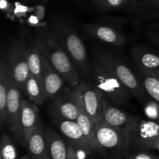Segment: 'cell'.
Instances as JSON below:
<instances>
[{"instance_id": "35", "label": "cell", "mask_w": 159, "mask_h": 159, "mask_svg": "<svg viewBox=\"0 0 159 159\" xmlns=\"http://www.w3.org/2000/svg\"><path fill=\"white\" fill-rule=\"evenodd\" d=\"M43 2H48L50 1V0H43Z\"/></svg>"}, {"instance_id": "17", "label": "cell", "mask_w": 159, "mask_h": 159, "mask_svg": "<svg viewBox=\"0 0 159 159\" xmlns=\"http://www.w3.org/2000/svg\"><path fill=\"white\" fill-rule=\"evenodd\" d=\"M28 155L33 159H50L46 139L43 133V125L41 120L34 129L26 144Z\"/></svg>"}, {"instance_id": "25", "label": "cell", "mask_w": 159, "mask_h": 159, "mask_svg": "<svg viewBox=\"0 0 159 159\" xmlns=\"http://www.w3.org/2000/svg\"><path fill=\"white\" fill-rule=\"evenodd\" d=\"M0 145V159H19L16 148L9 135L2 132Z\"/></svg>"}, {"instance_id": "8", "label": "cell", "mask_w": 159, "mask_h": 159, "mask_svg": "<svg viewBox=\"0 0 159 159\" xmlns=\"http://www.w3.org/2000/svg\"><path fill=\"white\" fill-rule=\"evenodd\" d=\"M94 128L96 139L105 150L122 152L130 148V138L109 125L102 118L94 124Z\"/></svg>"}, {"instance_id": "2", "label": "cell", "mask_w": 159, "mask_h": 159, "mask_svg": "<svg viewBox=\"0 0 159 159\" xmlns=\"http://www.w3.org/2000/svg\"><path fill=\"white\" fill-rule=\"evenodd\" d=\"M51 30L63 48L82 77L90 79L91 63L89 61L86 48L75 30L68 22L56 19L52 22Z\"/></svg>"}, {"instance_id": "4", "label": "cell", "mask_w": 159, "mask_h": 159, "mask_svg": "<svg viewBox=\"0 0 159 159\" xmlns=\"http://www.w3.org/2000/svg\"><path fill=\"white\" fill-rule=\"evenodd\" d=\"M96 56L113 71L121 83L142 105L150 99L137 74L132 71L116 54L110 51L102 50L99 51Z\"/></svg>"}, {"instance_id": "11", "label": "cell", "mask_w": 159, "mask_h": 159, "mask_svg": "<svg viewBox=\"0 0 159 159\" xmlns=\"http://www.w3.org/2000/svg\"><path fill=\"white\" fill-rule=\"evenodd\" d=\"M102 118L113 128L120 130L130 138L131 141L134 129L140 118L133 116L115 107L104 98Z\"/></svg>"}, {"instance_id": "12", "label": "cell", "mask_w": 159, "mask_h": 159, "mask_svg": "<svg viewBox=\"0 0 159 159\" xmlns=\"http://www.w3.org/2000/svg\"><path fill=\"white\" fill-rule=\"evenodd\" d=\"M22 99V91L10 78L7 96L6 124L9 127V130L12 134V138L19 144L20 143V116Z\"/></svg>"}, {"instance_id": "29", "label": "cell", "mask_w": 159, "mask_h": 159, "mask_svg": "<svg viewBox=\"0 0 159 159\" xmlns=\"http://www.w3.org/2000/svg\"><path fill=\"white\" fill-rule=\"evenodd\" d=\"M142 24L143 29H145L147 30H154L159 32V19L152 20V21L145 22V23H141Z\"/></svg>"}, {"instance_id": "23", "label": "cell", "mask_w": 159, "mask_h": 159, "mask_svg": "<svg viewBox=\"0 0 159 159\" xmlns=\"http://www.w3.org/2000/svg\"><path fill=\"white\" fill-rule=\"evenodd\" d=\"M23 93L26 95L30 101H31L37 107L42 106V104L46 101L40 82L31 73H30L25 84Z\"/></svg>"}, {"instance_id": "3", "label": "cell", "mask_w": 159, "mask_h": 159, "mask_svg": "<svg viewBox=\"0 0 159 159\" xmlns=\"http://www.w3.org/2000/svg\"><path fill=\"white\" fill-rule=\"evenodd\" d=\"M89 81L113 105L127 106L133 96L113 71L97 56L91 62Z\"/></svg>"}, {"instance_id": "33", "label": "cell", "mask_w": 159, "mask_h": 159, "mask_svg": "<svg viewBox=\"0 0 159 159\" xmlns=\"http://www.w3.org/2000/svg\"><path fill=\"white\" fill-rule=\"evenodd\" d=\"M19 159H33L30 155H23V156L20 157Z\"/></svg>"}, {"instance_id": "18", "label": "cell", "mask_w": 159, "mask_h": 159, "mask_svg": "<svg viewBox=\"0 0 159 159\" xmlns=\"http://www.w3.org/2000/svg\"><path fill=\"white\" fill-rule=\"evenodd\" d=\"M45 139L49 152L50 159H68V144L53 128L43 127Z\"/></svg>"}, {"instance_id": "27", "label": "cell", "mask_w": 159, "mask_h": 159, "mask_svg": "<svg viewBox=\"0 0 159 159\" xmlns=\"http://www.w3.org/2000/svg\"><path fill=\"white\" fill-rule=\"evenodd\" d=\"M89 154L84 151L79 150L68 145V159H96L90 157Z\"/></svg>"}, {"instance_id": "26", "label": "cell", "mask_w": 159, "mask_h": 159, "mask_svg": "<svg viewBox=\"0 0 159 159\" xmlns=\"http://www.w3.org/2000/svg\"><path fill=\"white\" fill-rule=\"evenodd\" d=\"M93 2L104 10H119L125 8L130 9V5L127 0H93Z\"/></svg>"}, {"instance_id": "16", "label": "cell", "mask_w": 159, "mask_h": 159, "mask_svg": "<svg viewBox=\"0 0 159 159\" xmlns=\"http://www.w3.org/2000/svg\"><path fill=\"white\" fill-rule=\"evenodd\" d=\"M130 55L136 65L152 73H159V53L141 46H135L130 50Z\"/></svg>"}, {"instance_id": "13", "label": "cell", "mask_w": 159, "mask_h": 159, "mask_svg": "<svg viewBox=\"0 0 159 159\" xmlns=\"http://www.w3.org/2000/svg\"><path fill=\"white\" fill-rule=\"evenodd\" d=\"M42 89L45 100H51L65 85V79L41 54Z\"/></svg>"}, {"instance_id": "32", "label": "cell", "mask_w": 159, "mask_h": 159, "mask_svg": "<svg viewBox=\"0 0 159 159\" xmlns=\"http://www.w3.org/2000/svg\"><path fill=\"white\" fill-rule=\"evenodd\" d=\"M145 71H146V70H145ZM148 72L151 73V74H152V75L155 76V77L156 78V79H158V80L159 81V73H152V72H150V71H148Z\"/></svg>"}, {"instance_id": "21", "label": "cell", "mask_w": 159, "mask_h": 159, "mask_svg": "<svg viewBox=\"0 0 159 159\" xmlns=\"http://www.w3.org/2000/svg\"><path fill=\"white\" fill-rule=\"evenodd\" d=\"M134 10L138 24L159 19V0H142Z\"/></svg>"}, {"instance_id": "10", "label": "cell", "mask_w": 159, "mask_h": 159, "mask_svg": "<svg viewBox=\"0 0 159 159\" xmlns=\"http://www.w3.org/2000/svg\"><path fill=\"white\" fill-rule=\"evenodd\" d=\"M49 116L51 122L65 137L68 145L93 155V151L75 120L65 119L51 113H49Z\"/></svg>"}, {"instance_id": "34", "label": "cell", "mask_w": 159, "mask_h": 159, "mask_svg": "<svg viewBox=\"0 0 159 159\" xmlns=\"http://www.w3.org/2000/svg\"><path fill=\"white\" fill-rule=\"evenodd\" d=\"M156 150H157V151H158V152H159V139H158V144H157Z\"/></svg>"}, {"instance_id": "22", "label": "cell", "mask_w": 159, "mask_h": 159, "mask_svg": "<svg viewBox=\"0 0 159 159\" xmlns=\"http://www.w3.org/2000/svg\"><path fill=\"white\" fill-rule=\"evenodd\" d=\"M27 61L30 72L38 80L42 88L41 53L34 40L31 43H27Z\"/></svg>"}, {"instance_id": "31", "label": "cell", "mask_w": 159, "mask_h": 159, "mask_svg": "<svg viewBox=\"0 0 159 159\" xmlns=\"http://www.w3.org/2000/svg\"><path fill=\"white\" fill-rule=\"evenodd\" d=\"M130 5V10H134L135 8L138 6V5L141 2L142 0H127Z\"/></svg>"}, {"instance_id": "19", "label": "cell", "mask_w": 159, "mask_h": 159, "mask_svg": "<svg viewBox=\"0 0 159 159\" xmlns=\"http://www.w3.org/2000/svg\"><path fill=\"white\" fill-rule=\"evenodd\" d=\"M76 122L79 124L85 139L88 141L90 148H91L93 152H97L101 155H106V150L99 144L96 137V132H95L94 124L92 122L87 114L84 110L83 107L81 100L80 111H79V116H78Z\"/></svg>"}, {"instance_id": "5", "label": "cell", "mask_w": 159, "mask_h": 159, "mask_svg": "<svg viewBox=\"0 0 159 159\" xmlns=\"http://www.w3.org/2000/svg\"><path fill=\"white\" fill-rule=\"evenodd\" d=\"M6 62L11 79L23 93L30 73L27 61V43L21 40H14L8 51Z\"/></svg>"}, {"instance_id": "15", "label": "cell", "mask_w": 159, "mask_h": 159, "mask_svg": "<svg viewBox=\"0 0 159 159\" xmlns=\"http://www.w3.org/2000/svg\"><path fill=\"white\" fill-rule=\"evenodd\" d=\"M83 30L92 37L104 43L114 46H122L125 43L124 34L113 26L102 23L85 24L83 25Z\"/></svg>"}, {"instance_id": "24", "label": "cell", "mask_w": 159, "mask_h": 159, "mask_svg": "<svg viewBox=\"0 0 159 159\" xmlns=\"http://www.w3.org/2000/svg\"><path fill=\"white\" fill-rule=\"evenodd\" d=\"M137 75L148 96L159 104V81L151 73L137 66Z\"/></svg>"}, {"instance_id": "1", "label": "cell", "mask_w": 159, "mask_h": 159, "mask_svg": "<svg viewBox=\"0 0 159 159\" xmlns=\"http://www.w3.org/2000/svg\"><path fill=\"white\" fill-rule=\"evenodd\" d=\"M34 40L42 55L61 75L68 85L72 89L77 87L82 80L80 73L51 29L47 26L36 28Z\"/></svg>"}, {"instance_id": "7", "label": "cell", "mask_w": 159, "mask_h": 159, "mask_svg": "<svg viewBox=\"0 0 159 159\" xmlns=\"http://www.w3.org/2000/svg\"><path fill=\"white\" fill-rule=\"evenodd\" d=\"M158 139L159 122L140 119L132 135L130 148L137 152L156 150Z\"/></svg>"}, {"instance_id": "28", "label": "cell", "mask_w": 159, "mask_h": 159, "mask_svg": "<svg viewBox=\"0 0 159 159\" xmlns=\"http://www.w3.org/2000/svg\"><path fill=\"white\" fill-rule=\"evenodd\" d=\"M127 159H159V157L149 153V152L139 151L134 153L133 155H129Z\"/></svg>"}, {"instance_id": "20", "label": "cell", "mask_w": 159, "mask_h": 159, "mask_svg": "<svg viewBox=\"0 0 159 159\" xmlns=\"http://www.w3.org/2000/svg\"><path fill=\"white\" fill-rule=\"evenodd\" d=\"M10 75L7 62L4 60L1 61L0 64V123L1 127L6 124L7 119V96L9 92Z\"/></svg>"}, {"instance_id": "6", "label": "cell", "mask_w": 159, "mask_h": 159, "mask_svg": "<svg viewBox=\"0 0 159 159\" xmlns=\"http://www.w3.org/2000/svg\"><path fill=\"white\" fill-rule=\"evenodd\" d=\"M81 98L77 87L71 88L64 85L49 104V113H54L65 119L75 120L79 116Z\"/></svg>"}, {"instance_id": "30", "label": "cell", "mask_w": 159, "mask_h": 159, "mask_svg": "<svg viewBox=\"0 0 159 159\" xmlns=\"http://www.w3.org/2000/svg\"><path fill=\"white\" fill-rule=\"evenodd\" d=\"M145 36L152 43L156 45L159 48V32L154 30H147L145 32Z\"/></svg>"}, {"instance_id": "9", "label": "cell", "mask_w": 159, "mask_h": 159, "mask_svg": "<svg viewBox=\"0 0 159 159\" xmlns=\"http://www.w3.org/2000/svg\"><path fill=\"white\" fill-rule=\"evenodd\" d=\"M76 88V87H75ZM82 107L93 124L102 119L104 96L91 81L82 80L77 86Z\"/></svg>"}, {"instance_id": "14", "label": "cell", "mask_w": 159, "mask_h": 159, "mask_svg": "<svg viewBox=\"0 0 159 159\" xmlns=\"http://www.w3.org/2000/svg\"><path fill=\"white\" fill-rule=\"evenodd\" d=\"M40 120L37 106L29 99H23L21 103V116H20V143L26 148L30 137Z\"/></svg>"}]
</instances>
